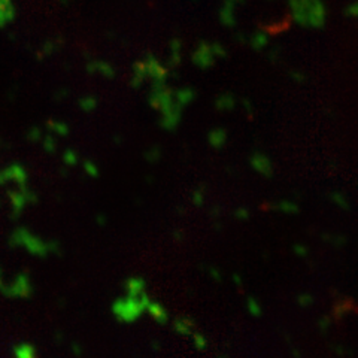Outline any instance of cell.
Returning a JSON list of instances; mask_svg holds the SVG:
<instances>
[{
	"label": "cell",
	"instance_id": "cb8c5ba5",
	"mask_svg": "<svg viewBox=\"0 0 358 358\" xmlns=\"http://www.w3.org/2000/svg\"><path fill=\"white\" fill-rule=\"evenodd\" d=\"M39 136H41V130H39V128H33V130L30 131V134H29V139H30V141H35V139H39Z\"/></svg>",
	"mask_w": 358,
	"mask_h": 358
},
{
	"label": "cell",
	"instance_id": "3957f363",
	"mask_svg": "<svg viewBox=\"0 0 358 358\" xmlns=\"http://www.w3.org/2000/svg\"><path fill=\"white\" fill-rule=\"evenodd\" d=\"M32 291V284L25 274H18L12 285H5L2 290V293L8 297H29Z\"/></svg>",
	"mask_w": 358,
	"mask_h": 358
},
{
	"label": "cell",
	"instance_id": "603a6c76",
	"mask_svg": "<svg viewBox=\"0 0 358 358\" xmlns=\"http://www.w3.org/2000/svg\"><path fill=\"white\" fill-rule=\"evenodd\" d=\"M158 155H160V152H158V149H152L151 152H148L147 154V158L148 160H151V161H154V160H157L158 158Z\"/></svg>",
	"mask_w": 358,
	"mask_h": 358
},
{
	"label": "cell",
	"instance_id": "7402d4cb",
	"mask_svg": "<svg viewBox=\"0 0 358 358\" xmlns=\"http://www.w3.org/2000/svg\"><path fill=\"white\" fill-rule=\"evenodd\" d=\"M85 170L88 172L90 176H97V169H96V166H94L93 163L87 161V163H85Z\"/></svg>",
	"mask_w": 358,
	"mask_h": 358
},
{
	"label": "cell",
	"instance_id": "6da1fadb",
	"mask_svg": "<svg viewBox=\"0 0 358 358\" xmlns=\"http://www.w3.org/2000/svg\"><path fill=\"white\" fill-rule=\"evenodd\" d=\"M148 297L145 293L137 295L128 294L126 298H120L114 303V314L121 321H134L137 316L144 312L148 305Z\"/></svg>",
	"mask_w": 358,
	"mask_h": 358
},
{
	"label": "cell",
	"instance_id": "9c48e42d",
	"mask_svg": "<svg viewBox=\"0 0 358 358\" xmlns=\"http://www.w3.org/2000/svg\"><path fill=\"white\" fill-rule=\"evenodd\" d=\"M175 97H176V102L184 107V106L188 105L191 100L194 99V91L191 88H182V90H179L176 93Z\"/></svg>",
	"mask_w": 358,
	"mask_h": 358
},
{
	"label": "cell",
	"instance_id": "7a4b0ae2",
	"mask_svg": "<svg viewBox=\"0 0 358 358\" xmlns=\"http://www.w3.org/2000/svg\"><path fill=\"white\" fill-rule=\"evenodd\" d=\"M11 245H12V246H20V245H22V246H25L32 254L41 255V257H43V255H46V254L49 253L48 243H45L43 240L35 237L33 234H30L25 229H17V230L14 232V234L11 236Z\"/></svg>",
	"mask_w": 358,
	"mask_h": 358
},
{
	"label": "cell",
	"instance_id": "ba28073f",
	"mask_svg": "<svg viewBox=\"0 0 358 358\" xmlns=\"http://www.w3.org/2000/svg\"><path fill=\"white\" fill-rule=\"evenodd\" d=\"M126 285H127L126 288H127V291H128V294H131V295L142 294V293H144V288H145L144 281H142V279H137V278H131V279H128Z\"/></svg>",
	"mask_w": 358,
	"mask_h": 358
},
{
	"label": "cell",
	"instance_id": "4fadbf2b",
	"mask_svg": "<svg viewBox=\"0 0 358 358\" xmlns=\"http://www.w3.org/2000/svg\"><path fill=\"white\" fill-rule=\"evenodd\" d=\"M15 355L21 358H30L35 355V348L32 345H20L14 349Z\"/></svg>",
	"mask_w": 358,
	"mask_h": 358
},
{
	"label": "cell",
	"instance_id": "8fae6325",
	"mask_svg": "<svg viewBox=\"0 0 358 358\" xmlns=\"http://www.w3.org/2000/svg\"><path fill=\"white\" fill-rule=\"evenodd\" d=\"M12 18V9L8 0H0V25H5L6 21Z\"/></svg>",
	"mask_w": 358,
	"mask_h": 358
},
{
	"label": "cell",
	"instance_id": "5b68a950",
	"mask_svg": "<svg viewBox=\"0 0 358 358\" xmlns=\"http://www.w3.org/2000/svg\"><path fill=\"white\" fill-rule=\"evenodd\" d=\"M251 163H253L255 170H258L261 175H264V176H270L272 175V163H270V160L266 155H263V154H254L253 157H251Z\"/></svg>",
	"mask_w": 358,
	"mask_h": 358
},
{
	"label": "cell",
	"instance_id": "7c38bea8",
	"mask_svg": "<svg viewBox=\"0 0 358 358\" xmlns=\"http://www.w3.org/2000/svg\"><path fill=\"white\" fill-rule=\"evenodd\" d=\"M209 141L213 147H221L226 142V131L224 130H213L209 134Z\"/></svg>",
	"mask_w": 358,
	"mask_h": 358
},
{
	"label": "cell",
	"instance_id": "ac0fdd59",
	"mask_svg": "<svg viewBox=\"0 0 358 358\" xmlns=\"http://www.w3.org/2000/svg\"><path fill=\"white\" fill-rule=\"evenodd\" d=\"M45 149L49 151V152H54V151H56V142H54V139H52L51 136L45 137Z\"/></svg>",
	"mask_w": 358,
	"mask_h": 358
},
{
	"label": "cell",
	"instance_id": "ffe728a7",
	"mask_svg": "<svg viewBox=\"0 0 358 358\" xmlns=\"http://www.w3.org/2000/svg\"><path fill=\"white\" fill-rule=\"evenodd\" d=\"M248 306H250V311L253 312L254 315H260V311H261V309H260V306L255 303L254 298H250V300H248Z\"/></svg>",
	"mask_w": 358,
	"mask_h": 358
},
{
	"label": "cell",
	"instance_id": "9a60e30c",
	"mask_svg": "<svg viewBox=\"0 0 358 358\" xmlns=\"http://www.w3.org/2000/svg\"><path fill=\"white\" fill-rule=\"evenodd\" d=\"M48 127L51 128V131H56V133H59V134H62V136L67 134V131H69V128H67L66 124H63V123H57V121H48Z\"/></svg>",
	"mask_w": 358,
	"mask_h": 358
},
{
	"label": "cell",
	"instance_id": "d6986e66",
	"mask_svg": "<svg viewBox=\"0 0 358 358\" xmlns=\"http://www.w3.org/2000/svg\"><path fill=\"white\" fill-rule=\"evenodd\" d=\"M64 161H66L67 164H76V155H75V152L67 151V152L64 154Z\"/></svg>",
	"mask_w": 358,
	"mask_h": 358
},
{
	"label": "cell",
	"instance_id": "8992f818",
	"mask_svg": "<svg viewBox=\"0 0 358 358\" xmlns=\"http://www.w3.org/2000/svg\"><path fill=\"white\" fill-rule=\"evenodd\" d=\"M9 197H11V202H12V212H14V216H18L20 212L22 211L24 205L27 203L25 200V196H24V191H8Z\"/></svg>",
	"mask_w": 358,
	"mask_h": 358
},
{
	"label": "cell",
	"instance_id": "2e32d148",
	"mask_svg": "<svg viewBox=\"0 0 358 358\" xmlns=\"http://www.w3.org/2000/svg\"><path fill=\"white\" fill-rule=\"evenodd\" d=\"M216 106L218 109H232L234 106V100L232 96H223L216 100Z\"/></svg>",
	"mask_w": 358,
	"mask_h": 358
},
{
	"label": "cell",
	"instance_id": "e0dca14e",
	"mask_svg": "<svg viewBox=\"0 0 358 358\" xmlns=\"http://www.w3.org/2000/svg\"><path fill=\"white\" fill-rule=\"evenodd\" d=\"M79 105L82 106V109H85V111H91V109L96 107V99H93V97H84V99H81Z\"/></svg>",
	"mask_w": 358,
	"mask_h": 358
},
{
	"label": "cell",
	"instance_id": "30bf717a",
	"mask_svg": "<svg viewBox=\"0 0 358 358\" xmlns=\"http://www.w3.org/2000/svg\"><path fill=\"white\" fill-rule=\"evenodd\" d=\"M212 62H213V57H212L211 52H209V48H203V49H200V51L196 54V63L200 64L202 67L211 66Z\"/></svg>",
	"mask_w": 358,
	"mask_h": 358
},
{
	"label": "cell",
	"instance_id": "52a82bcc",
	"mask_svg": "<svg viewBox=\"0 0 358 358\" xmlns=\"http://www.w3.org/2000/svg\"><path fill=\"white\" fill-rule=\"evenodd\" d=\"M147 309L149 311V314L154 316L160 324H164L168 321V312H166V309L161 305H158V303H149L148 301Z\"/></svg>",
	"mask_w": 358,
	"mask_h": 358
},
{
	"label": "cell",
	"instance_id": "44dd1931",
	"mask_svg": "<svg viewBox=\"0 0 358 358\" xmlns=\"http://www.w3.org/2000/svg\"><path fill=\"white\" fill-rule=\"evenodd\" d=\"M194 342H196V346L199 349L205 348V345H206V340H205V337L202 336V335H194Z\"/></svg>",
	"mask_w": 358,
	"mask_h": 358
},
{
	"label": "cell",
	"instance_id": "277c9868",
	"mask_svg": "<svg viewBox=\"0 0 358 358\" xmlns=\"http://www.w3.org/2000/svg\"><path fill=\"white\" fill-rule=\"evenodd\" d=\"M25 178H27L25 170L18 164H14V166H9V168L0 170V184H5L8 181H17L18 184L24 185Z\"/></svg>",
	"mask_w": 358,
	"mask_h": 358
},
{
	"label": "cell",
	"instance_id": "5bb4252c",
	"mask_svg": "<svg viewBox=\"0 0 358 358\" xmlns=\"http://www.w3.org/2000/svg\"><path fill=\"white\" fill-rule=\"evenodd\" d=\"M191 325H192V324H191L188 319L181 318V319H176V322H175V330H176L178 333H181V335H190Z\"/></svg>",
	"mask_w": 358,
	"mask_h": 358
}]
</instances>
